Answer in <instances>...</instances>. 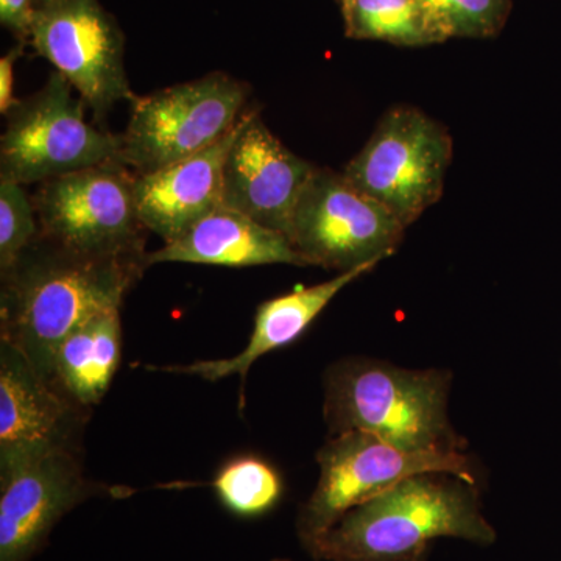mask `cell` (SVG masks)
<instances>
[{"mask_svg": "<svg viewBox=\"0 0 561 561\" xmlns=\"http://www.w3.org/2000/svg\"><path fill=\"white\" fill-rule=\"evenodd\" d=\"M147 256H84L38 234L13 267L0 273V342L24 354L50 381L60 343L94 317L121 309L149 267Z\"/></svg>", "mask_w": 561, "mask_h": 561, "instance_id": "1", "label": "cell"}, {"mask_svg": "<svg viewBox=\"0 0 561 561\" xmlns=\"http://www.w3.org/2000/svg\"><path fill=\"white\" fill-rule=\"evenodd\" d=\"M438 538L486 546L496 530L482 515L476 485L427 472L351 508L306 549L324 561H408Z\"/></svg>", "mask_w": 561, "mask_h": 561, "instance_id": "2", "label": "cell"}, {"mask_svg": "<svg viewBox=\"0 0 561 561\" xmlns=\"http://www.w3.org/2000/svg\"><path fill=\"white\" fill-rule=\"evenodd\" d=\"M449 381L445 371L341 362L327 375L324 419L332 435L357 431L405 451H460L448 419Z\"/></svg>", "mask_w": 561, "mask_h": 561, "instance_id": "3", "label": "cell"}, {"mask_svg": "<svg viewBox=\"0 0 561 561\" xmlns=\"http://www.w3.org/2000/svg\"><path fill=\"white\" fill-rule=\"evenodd\" d=\"M84 103L73 98L72 84L60 72L31 98L16 101L0 139V180L41 184L121 161V135L84 119Z\"/></svg>", "mask_w": 561, "mask_h": 561, "instance_id": "4", "label": "cell"}, {"mask_svg": "<svg viewBox=\"0 0 561 561\" xmlns=\"http://www.w3.org/2000/svg\"><path fill=\"white\" fill-rule=\"evenodd\" d=\"M249 87L224 72L175 84L131 102L121 161L138 175L202 153L245 113Z\"/></svg>", "mask_w": 561, "mask_h": 561, "instance_id": "5", "label": "cell"}, {"mask_svg": "<svg viewBox=\"0 0 561 561\" xmlns=\"http://www.w3.org/2000/svg\"><path fill=\"white\" fill-rule=\"evenodd\" d=\"M135 181L121 161L44 181L32 197L41 238L84 256H146Z\"/></svg>", "mask_w": 561, "mask_h": 561, "instance_id": "6", "label": "cell"}, {"mask_svg": "<svg viewBox=\"0 0 561 561\" xmlns=\"http://www.w3.org/2000/svg\"><path fill=\"white\" fill-rule=\"evenodd\" d=\"M453 161L448 128L411 105L393 106L343 175L405 228L440 201Z\"/></svg>", "mask_w": 561, "mask_h": 561, "instance_id": "7", "label": "cell"}, {"mask_svg": "<svg viewBox=\"0 0 561 561\" xmlns=\"http://www.w3.org/2000/svg\"><path fill=\"white\" fill-rule=\"evenodd\" d=\"M317 460L319 483L302 505L297 523L305 548L351 508L413 476L440 472L478 486L470 457L460 451H405L365 432L332 435Z\"/></svg>", "mask_w": 561, "mask_h": 561, "instance_id": "8", "label": "cell"}, {"mask_svg": "<svg viewBox=\"0 0 561 561\" xmlns=\"http://www.w3.org/2000/svg\"><path fill=\"white\" fill-rule=\"evenodd\" d=\"M405 230L343 173L317 168L295 208L287 238L305 265L342 273L387 260Z\"/></svg>", "mask_w": 561, "mask_h": 561, "instance_id": "9", "label": "cell"}, {"mask_svg": "<svg viewBox=\"0 0 561 561\" xmlns=\"http://www.w3.org/2000/svg\"><path fill=\"white\" fill-rule=\"evenodd\" d=\"M33 47L66 77L99 121L136 99L124 65V35L99 0H57L36 10Z\"/></svg>", "mask_w": 561, "mask_h": 561, "instance_id": "10", "label": "cell"}, {"mask_svg": "<svg viewBox=\"0 0 561 561\" xmlns=\"http://www.w3.org/2000/svg\"><path fill=\"white\" fill-rule=\"evenodd\" d=\"M90 411L0 342V476L47 454L79 453Z\"/></svg>", "mask_w": 561, "mask_h": 561, "instance_id": "11", "label": "cell"}, {"mask_svg": "<svg viewBox=\"0 0 561 561\" xmlns=\"http://www.w3.org/2000/svg\"><path fill=\"white\" fill-rule=\"evenodd\" d=\"M316 169L265 127L260 111L245 110L225 161L221 206L289 236L295 208Z\"/></svg>", "mask_w": 561, "mask_h": 561, "instance_id": "12", "label": "cell"}, {"mask_svg": "<svg viewBox=\"0 0 561 561\" xmlns=\"http://www.w3.org/2000/svg\"><path fill=\"white\" fill-rule=\"evenodd\" d=\"M95 493L79 453L47 454L0 476V561H31L62 516Z\"/></svg>", "mask_w": 561, "mask_h": 561, "instance_id": "13", "label": "cell"}, {"mask_svg": "<svg viewBox=\"0 0 561 561\" xmlns=\"http://www.w3.org/2000/svg\"><path fill=\"white\" fill-rule=\"evenodd\" d=\"M234 128L213 147L150 173H136L135 195L140 221L164 243L176 241L221 206L224 168Z\"/></svg>", "mask_w": 561, "mask_h": 561, "instance_id": "14", "label": "cell"}, {"mask_svg": "<svg viewBox=\"0 0 561 561\" xmlns=\"http://www.w3.org/2000/svg\"><path fill=\"white\" fill-rule=\"evenodd\" d=\"M376 265L378 264L362 265L354 271L339 273L334 278L316 284V286L300 287V289L262 302L254 316V327L249 343L241 353L230 359L201 360L187 365L147 368L154 371L198 376L206 381H220L228 376L239 375L242 386H245L247 376H249L254 362L260 360L262 356L272 351L297 342L309 330L317 317L348 284L370 273Z\"/></svg>", "mask_w": 561, "mask_h": 561, "instance_id": "15", "label": "cell"}, {"mask_svg": "<svg viewBox=\"0 0 561 561\" xmlns=\"http://www.w3.org/2000/svg\"><path fill=\"white\" fill-rule=\"evenodd\" d=\"M149 265L161 262L256 267V265H305L283 232L262 227L238 210L217 208L176 241L147 256Z\"/></svg>", "mask_w": 561, "mask_h": 561, "instance_id": "16", "label": "cell"}, {"mask_svg": "<svg viewBox=\"0 0 561 561\" xmlns=\"http://www.w3.org/2000/svg\"><path fill=\"white\" fill-rule=\"evenodd\" d=\"M121 309L103 312L58 346L51 360L50 381L83 408L99 404L121 364Z\"/></svg>", "mask_w": 561, "mask_h": 561, "instance_id": "17", "label": "cell"}, {"mask_svg": "<svg viewBox=\"0 0 561 561\" xmlns=\"http://www.w3.org/2000/svg\"><path fill=\"white\" fill-rule=\"evenodd\" d=\"M351 38L424 46L432 38L416 0H343Z\"/></svg>", "mask_w": 561, "mask_h": 561, "instance_id": "18", "label": "cell"}, {"mask_svg": "<svg viewBox=\"0 0 561 561\" xmlns=\"http://www.w3.org/2000/svg\"><path fill=\"white\" fill-rule=\"evenodd\" d=\"M213 489L225 507L242 518L265 515L283 496V479L268 461L236 457L217 472Z\"/></svg>", "mask_w": 561, "mask_h": 561, "instance_id": "19", "label": "cell"}, {"mask_svg": "<svg viewBox=\"0 0 561 561\" xmlns=\"http://www.w3.org/2000/svg\"><path fill=\"white\" fill-rule=\"evenodd\" d=\"M435 43L494 35L507 14V0H416Z\"/></svg>", "mask_w": 561, "mask_h": 561, "instance_id": "20", "label": "cell"}, {"mask_svg": "<svg viewBox=\"0 0 561 561\" xmlns=\"http://www.w3.org/2000/svg\"><path fill=\"white\" fill-rule=\"evenodd\" d=\"M38 234V217L24 186L0 180V273L13 267Z\"/></svg>", "mask_w": 561, "mask_h": 561, "instance_id": "21", "label": "cell"}, {"mask_svg": "<svg viewBox=\"0 0 561 561\" xmlns=\"http://www.w3.org/2000/svg\"><path fill=\"white\" fill-rule=\"evenodd\" d=\"M36 9L33 0H0V22L18 38H31Z\"/></svg>", "mask_w": 561, "mask_h": 561, "instance_id": "22", "label": "cell"}, {"mask_svg": "<svg viewBox=\"0 0 561 561\" xmlns=\"http://www.w3.org/2000/svg\"><path fill=\"white\" fill-rule=\"evenodd\" d=\"M22 54V47H14L5 57L0 58V113L7 114L18 99L13 95L14 62Z\"/></svg>", "mask_w": 561, "mask_h": 561, "instance_id": "23", "label": "cell"}, {"mask_svg": "<svg viewBox=\"0 0 561 561\" xmlns=\"http://www.w3.org/2000/svg\"><path fill=\"white\" fill-rule=\"evenodd\" d=\"M54 2H57V0H33L36 10L44 9V7L50 5Z\"/></svg>", "mask_w": 561, "mask_h": 561, "instance_id": "24", "label": "cell"}, {"mask_svg": "<svg viewBox=\"0 0 561 561\" xmlns=\"http://www.w3.org/2000/svg\"><path fill=\"white\" fill-rule=\"evenodd\" d=\"M427 551L423 553H419V556L413 557V559L408 561H426ZM273 561H289V560H273Z\"/></svg>", "mask_w": 561, "mask_h": 561, "instance_id": "25", "label": "cell"}]
</instances>
